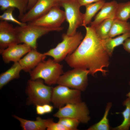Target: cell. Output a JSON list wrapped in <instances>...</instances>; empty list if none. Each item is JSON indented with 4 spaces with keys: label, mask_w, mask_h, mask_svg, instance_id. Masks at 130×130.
Masks as SVG:
<instances>
[{
    "label": "cell",
    "mask_w": 130,
    "mask_h": 130,
    "mask_svg": "<svg viewBox=\"0 0 130 130\" xmlns=\"http://www.w3.org/2000/svg\"><path fill=\"white\" fill-rule=\"evenodd\" d=\"M85 27L84 37L75 51L66 57L65 61L71 67L87 70L92 75L98 72L105 75L108 71L104 69L109 65L110 56L104 47L103 40L94 27Z\"/></svg>",
    "instance_id": "1"
},
{
    "label": "cell",
    "mask_w": 130,
    "mask_h": 130,
    "mask_svg": "<svg viewBox=\"0 0 130 130\" xmlns=\"http://www.w3.org/2000/svg\"><path fill=\"white\" fill-rule=\"evenodd\" d=\"M62 68V65L53 59L44 60L29 72L31 79H41L49 85L56 84L63 73Z\"/></svg>",
    "instance_id": "2"
},
{
    "label": "cell",
    "mask_w": 130,
    "mask_h": 130,
    "mask_svg": "<svg viewBox=\"0 0 130 130\" xmlns=\"http://www.w3.org/2000/svg\"><path fill=\"white\" fill-rule=\"evenodd\" d=\"M62 36V40L61 42L55 48L44 53L46 56L52 57L55 61L58 63L74 52L83 38L82 33L79 32L72 35L63 33Z\"/></svg>",
    "instance_id": "3"
},
{
    "label": "cell",
    "mask_w": 130,
    "mask_h": 130,
    "mask_svg": "<svg viewBox=\"0 0 130 130\" xmlns=\"http://www.w3.org/2000/svg\"><path fill=\"white\" fill-rule=\"evenodd\" d=\"M14 28L18 33L20 43L25 44L32 49H36L38 38L51 32L60 31L63 28L61 27L58 28H49L27 23L23 26L15 27Z\"/></svg>",
    "instance_id": "4"
},
{
    "label": "cell",
    "mask_w": 130,
    "mask_h": 130,
    "mask_svg": "<svg viewBox=\"0 0 130 130\" xmlns=\"http://www.w3.org/2000/svg\"><path fill=\"white\" fill-rule=\"evenodd\" d=\"M52 89V88L45 84L42 79H30L28 81L26 89L29 103L35 105L49 104Z\"/></svg>",
    "instance_id": "5"
},
{
    "label": "cell",
    "mask_w": 130,
    "mask_h": 130,
    "mask_svg": "<svg viewBox=\"0 0 130 130\" xmlns=\"http://www.w3.org/2000/svg\"><path fill=\"white\" fill-rule=\"evenodd\" d=\"M60 6L65 10L66 20L69 26L66 34L72 35L77 32L79 27L82 26L84 14L80 10L81 7L77 0H66L60 1Z\"/></svg>",
    "instance_id": "6"
},
{
    "label": "cell",
    "mask_w": 130,
    "mask_h": 130,
    "mask_svg": "<svg viewBox=\"0 0 130 130\" xmlns=\"http://www.w3.org/2000/svg\"><path fill=\"white\" fill-rule=\"evenodd\" d=\"M89 71L80 68H74L61 75L57 84L81 91L85 90L88 84Z\"/></svg>",
    "instance_id": "7"
},
{
    "label": "cell",
    "mask_w": 130,
    "mask_h": 130,
    "mask_svg": "<svg viewBox=\"0 0 130 130\" xmlns=\"http://www.w3.org/2000/svg\"><path fill=\"white\" fill-rule=\"evenodd\" d=\"M81 101V91L79 90L59 84L52 88L51 102L57 108Z\"/></svg>",
    "instance_id": "8"
},
{
    "label": "cell",
    "mask_w": 130,
    "mask_h": 130,
    "mask_svg": "<svg viewBox=\"0 0 130 130\" xmlns=\"http://www.w3.org/2000/svg\"><path fill=\"white\" fill-rule=\"evenodd\" d=\"M53 116L58 118L61 117L72 118L84 124L87 123L90 119L88 108L85 103L82 101L66 104L59 108Z\"/></svg>",
    "instance_id": "9"
},
{
    "label": "cell",
    "mask_w": 130,
    "mask_h": 130,
    "mask_svg": "<svg viewBox=\"0 0 130 130\" xmlns=\"http://www.w3.org/2000/svg\"><path fill=\"white\" fill-rule=\"evenodd\" d=\"M59 6L52 8L46 13L30 22L31 24L41 27L58 28L66 20L65 11L61 10Z\"/></svg>",
    "instance_id": "10"
},
{
    "label": "cell",
    "mask_w": 130,
    "mask_h": 130,
    "mask_svg": "<svg viewBox=\"0 0 130 130\" xmlns=\"http://www.w3.org/2000/svg\"><path fill=\"white\" fill-rule=\"evenodd\" d=\"M55 6H60L59 0H38L34 6L24 14L20 20L27 23L32 22L48 12Z\"/></svg>",
    "instance_id": "11"
},
{
    "label": "cell",
    "mask_w": 130,
    "mask_h": 130,
    "mask_svg": "<svg viewBox=\"0 0 130 130\" xmlns=\"http://www.w3.org/2000/svg\"><path fill=\"white\" fill-rule=\"evenodd\" d=\"M20 43L18 33L14 27L8 21L0 22V50Z\"/></svg>",
    "instance_id": "12"
},
{
    "label": "cell",
    "mask_w": 130,
    "mask_h": 130,
    "mask_svg": "<svg viewBox=\"0 0 130 130\" xmlns=\"http://www.w3.org/2000/svg\"><path fill=\"white\" fill-rule=\"evenodd\" d=\"M31 48L26 44H18L0 50L2 59L6 63L11 62H18L23 56L28 53Z\"/></svg>",
    "instance_id": "13"
},
{
    "label": "cell",
    "mask_w": 130,
    "mask_h": 130,
    "mask_svg": "<svg viewBox=\"0 0 130 130\" xmlns=\"http://www.w3.org/2000/svg\"><path fill=\"white\" fill-rule=\"evenodd\" d=\"M46 56L44 53H40L36 49H31L18 62L22 70L29 72L44 60Z\"/></svg>",
    "instance_id": "14"
},
{
    "label": "cell",
    "mask_w": 130,
    "mask_h": 130,
    "mask_svg": "<svg viewBox=\"0 0 130 130\" xmlns=\"http://www.w3.org/2000/svg\"><path fill=\"white\" fill-rule=\"evenodd\" d=\"M115 0L105 2L100 11L91 23V26L95 27L103 20L108 19H114L117 7L118 4Z\"/></svg>",
    "instance_id": "15"
},
{
    "label": "cell",
    "mask_w": 130,
    "mask_h": 130,
    "mask_svg": "<svg viewBox=\"0 0 130 130\" xmlns=\"http://www.w3.org/2000/svg\"><path fill=\"white\" fill-rule=\"evenodd\" d=\"M14 118L20 122V126L24 130H44L47 129L50 119H43L40 117L35 121L26 120L15 115Z\"/></svg>",
    "instance_id": "16"
},
{
    "label": "cell",
    "mask_w": 130,
    "mask_h": 130,
    "mask_svg": "<svg viewBox=\"0 0 130 130\" xmlns=\"http://www.w3.org/2000/svg\"><path fill=\"white\" fill-rule=\"evenodd\" d=\"M28 0H0V9L5 11L10 7L16 8L19 12L18 18L20 20L28 10Z\"/></svg>",
    "instance_id": "17"
},
{
    "label": "cell",
    "mask_w": 130,
    "mask_h": 130,
    "mask_svg": "<svg viewBox=\"0 0 130 130\" xmlns=\"http://www.w3.org/2000/svg\"><path fill=\"white\" fill-rule=\"evenodd\" d=\"M22 68L18 62H14L12 66L0 75V88L7 84L11 81L18 78Z\"/></svg>",
    "instance_id": "18"
},
{
    "label": "cell",
    "mask_w": 130,
    "mask_h": 130,
    "mask_svg": "<svg viewBox=\"0 0 130 130\" xmlns=\"http://www.w3.org/2000/svg\"><path fill=\"white\" fill-rule=\"evenodd\" d=\"M130 37V32L122 34L115 38L109 37L103 40L104 47L110 56H111L114 48L123 44L125 41Z\"/></svg>",
    "instance_id": "19"
},
{
    "label": "cell",
    "mask_w": 130,
    "mask_h": 130,
    "mask_svg": "<svg viewBox=\"0 0 130 130\" xmlns=\"http://www.w3.org/2000/svg\"><path fill=\"white\" fill-rule=\"evenodd\" d=\"M105 2L104 0H101L85 6L86 11L84 14L82 26L85 27L90 24L92 18L100 10Z\"/></svg>",
    "instance_id": "20"
},
{
    "label": "cell",
    "mask_w": 130,
    "mask_h": 130,
    "mask_svg": "<svg viewBox=\"0 0 130 130\" xmlns=\"http://www.w3.org/2000/svg\"><path fill=\"white\" fill-rule=\"evenodd\" d=\"M129 32H130V23L127 21L114 19L109 33V37L113 38L117 35Z\"/></svg>",
    "instance_id": "21"
},
{
    "label": "cell",
    "mask_w": 130,
    "mask_h": 130,
    "mask_svg": "<svg viewBox=\"0 0 130 130\" xmlns=\"http://www.w3.org/2000/svg\"><path fill=\"white\" fill-rule=\"evenodd\" d=\"M130 19V1L118 3L114 19L127 21Z\"/></svg>",
    "instance_id": "22"
},
{
    "label": "cell",
    "mask_w": 130,
    "mask_h": 130,
    "mask_svg": "<svg viewBox=\"0 0 130 130\" xmlns=\"http://www.w3.org/2000/svg\"><path fill=\"white\" fill-rule=\"evenodd\" d=\"M114 19H106L94 27L95 31L99 37L102 39L109 38V33Z\"/></svg>",
    "instance_id": "23"
},
{
    "label": "cell",
    "mask_w": 130,
    "mask_h": 130,
    "mask_svg": "<svg viewBox=\"0 0 130 130\" xmlns=\"http://www.w3.org/2000/svg\"><path fill=\"white\" fill-rule=\"evenodd\" d=\"M123 105L126 107L125 109L121 113L124 120L121 124L112 129L113 130H128L130 127V98H128L123 103Z\"/></svg>",
    "instance_id": "24"
},
{
    "label": "cell",
    "mask_w": 130,
    "mask_h": 130,
    "mask_svg": "<svg viewBox=\"0 0 130 130\" xmlns=\"http://www.w3.org/2000/svg\"><path fill=\"white\" fill-rule=\"evenodd\" d=\"M111 103H108L106 108L105 112L102 119L98 123L92 125L88 130H108L110 129L108 116L109 111L111 108Z\"/></svg>",
    "instance_id": "25"
},
{
    "label": "cell",
    "mask_w": 130,
    "mask_h": 130,
    "mask_svg": "<svg viewBox=\"0 0 130 130\" xmlns=\"http://www.w3.org/2000/svg\"><path fill=\"white\" fill-rule=\"evenodd\" d=\"M15 9L14 8L10 7L4 11L3 13L0 16V20L11 21L20 26L26 25L27 23L19 21L14 16L13 13Z\"/></svg>",
    "instance_id": "26"
},
{
    "label": "cell",
    "mask_w": 130,
    "mask_h": 130,
    "mask_svg": "<svg viewBox=\"0 0 130 130\" xmlns=\"http://www.w3.org/2000/svg\"><path fill=\"white\" fill-rule=\"evenodd\" d=\"M58 122L65 127L68 130H78L77 127L80 123L77 119L68 117L59 118Z\"/></svg>",
    "instance_id": "27"
},
{
    "label": "cell",
    "mask_w": 130,
    "mask_h": 130,
    "mask_svg": "<svg viewBox=\"0 0 130 130\" xmlns=\"http://www.w3.org/2000/svg\"><path fill=\"white\" fill-rule=\"evenodd\" d=\"M46 129L47 130H68L61 124L58 122L57 123L54 122L51 119H50Z\"/></svg>",
    "instance_id": "28"
},
{
    "label": "cell",
    "mask_w": 130,
    "mask_h": 130,
    "mask_svg": "<svg viewBox=\"0 0 130 130\" xmlns=\"http://www.w3.org/2000/svg\"><path fill=\"white\" fill-rule=\"evenodd\" d=\"M81 6H86L87 5L97 2L101 0H77Z\"/></svg>",
    "instance_id": "29"
},
{
    "label": "cell",
    "mask_w": 130,
    "mask_h": 130,
    "mask_svg": "<svg viewBox=\"0 0 130 130\" xmlns=\"http://www.w3.org/2000/svg\"><path fill=\"white\" fill-rule=\"evenodd\" d=\"M123 45L124 49L130 53V37L125 41Z\"/></svg>",
    "instance_id": "30"
},
{
    "label": "cell",
    "mask_w": 130,
    "mask_h": 130,
    "mask_svg": "<svg viewBox=\"0 0 130 130\" xmlns=\"http://www.w3.org/2000/svg\"><path fill=\"white\" fill-rule=\"evenodd\" d=\"M36 106V110L37 114L42 115L46 113L43 105L38 104Z\"/></svg>",
    "instance_id": "31"
},
{
    "label": "cell",
    "mask_w": 130,
    "mask_h": 130,
    "mask_svg": "<svg viewBox=\"0 0 130 130\" xmlns=\"http://www.w3.org/2000/svg\"><path fill=\"white\" fill-rule=\"evenodd\" d=\"M43 105L46 113H49L52 112L53 109L52 106L49 104H45Z\"/></svg>",
    "instance_id": "32"
},
{
    "label": "cell",
    "mask_w": 130,
    "mask_h": 130,
    "mask_svg": "<svg viewBox=\"0 0 130 130\" xmlns=\"http://www.w3.org/2000/svg\"><path fill=\"white\" fill-rule=\"evenodd\" d=\"M38 0H28V10L32 8Z\"/></svg>",
    "instance_id": "33"
},
{
    "label": "cell",
    "mask_w": 130,
    "mask_h": 130,
    "mask_svg": "<svg viewBox=\"0 0 130 130\" xmlns=\"http://www.w3.org/2000/svg\"><path fill=\"white\" fill-rule=\"evenodd\" d=\"M129 84L130 86V81L129 82ZM126 96L128 98H130V91L126 94Z\"/></svg>",
    "instance_id": "34"
},
{
    "label": "cell",
    "mask_w": 130,
    "mask_h": 130,
    "mask_svg": "<svg viewBox=\"0 0 130 130\" xmlns=\"http://www.w3.org/2000/svg\"><path fill=\"white\" fill-rule=\"evenodd\" d=\"M60 1H63V0H59Z\"/></svg>",
    "instance_id": "35"
}]
</instances>
